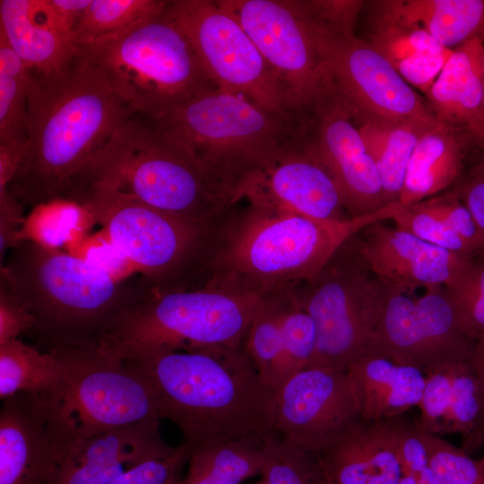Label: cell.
Returning a JSON list of instances; mask_svg holds the SVG:
<instances>
[{"label": "cell", "mask_w": 484, "mask_h": 484, "mask_svg": "<svg viewBox=\"0 0 484 484\" xmlns=\"http://www.w3.org/2000/svg\"><path fill=\"white\" fill-rule=\"evenodd\" d=\"M236 207L213 229L199 287L269 298L315 276L350 238L390 220L395 203L343 220H319L255 200Z\"/></svg>", "instance_id": "cell-1"}, {"label": "cell", "mask_w": 484, "mask_h": 484, "mask_svg": "<svg viewBox=\"0 0 484 484\" xmlns=\"http://www.w3.org/2000/svg\"><path fill=\"white\" fill-rule=\"evenodd\" d=\"M27 112V148L7 191L34 208L61 201L82 166L134 116L78 55L60 72L32 73Z\"/></svg>", "instance_id": "cell-2"}, {"label": "cell", "mask_w": 484, "mask_h": 484, "mask_svg": "<svg viewBox=\"0 0 484 484\" xmlns=\"http://www.w3.org/2000/svg\"><path fill=\"white\" fill-rule=\"evenodd\" d=\"M143 373L161 419L192 449L275 432L276 392L262 380L245 346H212L126 361Z\"/></svg>", "instance_id": "cell-3"}, {"label": "cell", "mask_w": 484, "mask_h": 484, "mask_svg": "<svg viewBox=\"0 0 484 484\" xmlns=\"http://www.w3.org/2000/svg\"><path fill=\"white\" fill-rule=\"evenodd\" d=\"M1 286L33 317L29 333L45 352L97 348L101 336L150 290L37 240L21 239L1 268Z\"/></svg>", "instance_id": "cell-4"}, {"label": "cell", "mask_w": 484, "mask_h": 484, "mask_svg": "<svg viewBox=\"0 0 484 484\" xmlns=\"http://www.w3.org/2000/svg\"><path fill=\"white\" fill-rule=\"evenodd\" d=\"M89 184L108 186L167 213L212 226L245 200L242 185L212 171L168 138L152 120L137 115L125 121L88 159L68 189Z\"/></svg>", "instance_id": "cell-5"}, {"label": "cell", "mask_w": 484, "mask_h": 484, "mask_svg": "<svg viewBox=\"0 0 484 484\" xmlns=\"http://www.w3.org/2000/svg\"><path fill=\"white\" fill-rule=\"evenodd\" d=\"M266 298L209 286L150 290L112 323L96 350L131 361L212 346L240 347Z\"/></svg>", "instance_id": "cell-6"}, {"label": "cell", "mask_w": 484, "mask_h": 484, "mask_svg": "<svg viewBox=\"0 0 484 484\" xmlns=\"http://www.w3.org/2000/svg\"><path fill=\"white\" fill-rule=\"evenodd\" d=\"M78 56L105 77L134 115L151 120L218 89L167 10L117 35L78 48Z\"/></svg>", "instance_id": "cell-7"}, {"label": "cell", "mask_w": 484, "mask_h": 484, "mask_svg": "<svg viewBox=\"0 0 484 484\" xmlns=\"http://www.w3.org/2000/svg\"><path fill=\"white\" fill-rule=\"evenodd\" d=\"M157 127L212 171L245 185L301 132L304 119L274 114L220 89L173 108Z\"/></svg>", "instance_id": "cell-8"}, {"label": "cell", "mask_w": 484, "mask_h": 484, "mask_svg": "<svg viewBox=\"0 0 484 484\" xmlns=\"http://www.w3.org/2000/svg\"><path fill=\"white\" fill-rule=\"evenodd\" d=\"M64 201L105 229L151 290L197 288L216 225L167 213L99 184L70 187Z\"/></svg>", "instance_id": "cell-9"}, {"label": "cell", "mask_w": 484, "mask_h": 484, "mask_svg": "<svg viewBox=\"0 0 484 484\" xmlns=\"http://www.w3.org/2000/svg\"><path fill=\"white\" fill-rule=\"evenodd\" d=\"M50 353L65 371L63 392L47 402L60 461L73 445L91 436L161 419L152 385L132 364L107 358L96 348Z\"/></svg>", "instance_id": "cell-10"}, {"label": "cell", "mask_w": 484, "mask_h": 484, "mask_svg": "<svg viewBox=\"0 0 484 484\" xmlns=\"http://www.w3.org/2000/svg\"><path fill=\"white\" fill-rule=\"evenodd\" d=\"M386 293L361 257L357 235L315 276L289 291L316 327V347L309 367L347 371L368 345Z\"/></svg>", "instance_id": "cell-11"}, {"label": "cell", "mask_w": 484, "mask_h": 484, "mask_svg": "<svg viewBox=\"0 0 484 484\" xmlns=\"http://www.w3.org/2000/svg\"><path fill=\"white\" fill-rule=\"evenodd\" d=\"M260 51L289 110L307 117L333 95L327 29L309 0H220Z\"/></svg>", "instance_id": "cell-12"}, {"label": "cell", "mask_w": 484, "mask_h": 484, "mask_svg": "<svg viewBox=\"0 0 484 484\" xmlns=\"http://www.w3.org/2000/svg\"><path fill=\"white\" fill-rule=\"evenodd\" d=\"M167 13L218 89L242 95L272 113L296 116L252 39L219 1H169Z\"/></svg>", "instance_id": "cell-13"}, {"label": "cell", "mask_w": 484, "mask_h": 484, "mask_svg": "<svg viewBox=\"0 0 484 484\" xmlns=\"http://www.w3.org/2000/svg\"><path fill=\"white\" fill-rule=\"evenodd\" d=\"M386 290L381 318L362 355L383 356L425 375L471 362L474 343L462 331L446 288L427 289L416 298Z\"/></svg>", "instance_id": "cell-14"}, {"label": "cell", "mask_w": 484, "mask_h": 484, "mask_svg": "<svg viewBox=\"0 0 484 484\" xmlns=\"http://www.w3.org/2000/svg\"><path fill=\"white\" fill-rule=\"evenodd\" d=\"M325 54L333 94L353 118H436L426 99L354 30H329Z\"/></svg>", "instance_id": "cell-15"}, {"label": "cell", "mask_w": 484, "mask_h": 484, "mask_svg": "<svg viewBox=\"0 0 484 484\" xmlns=\"http://www.w3.org/2000/svg\"><path fill=\"white\" fill-rule=\"evenodd\" d=\"M362 421L347 371L308 367L276 392L275 432L311 453H321Z\"/></svg>", "instance_id": "cell-16"}, {"label": "cell", "mask_w": 484, "mask_h": 484, "mask_svg": "<svg viewBox=\"0 0 484 484\" xmlns=\"http://www.w3.org/2000/svg\"><path fill=\"white\" fill-rule=\"evenodd\" d=\"M304 129L307 143L333 177L350 217L373 214L387 205L359 127L335 95L309 115Z\"/></svg>", "instance_id": "cell-17"}, {"label": "cell", "mask_w": 484, "mask_h": 484, "mask_svg": "<svg viewBox=\"0 0 484 484\" xmlns=\"http://www.w3.org/2000/svg\"><path fill=\"white\" fill-rule=\"evenodd\" d=\"M357 243L364 262L387 290L409 294L419 288L451 290L475 262L382 221L359 233Z\"/></svg>", "instance_id": "cell-18"}, {"label": "cell", "mask_w": 484, "mask_h": 484, "mask_svg": "<svg viewBox=\"0 0 484 484\" xmlns=\"http://www.w3.org/2000/svg\"><path fill=\"white\" fill-rule=\"evenodd\" d=\"M245 200H255L319 220L351 218L333 177L307 143L304 130L249 177Z\"/></svg>", "instance_id": "cell-19"}, {"label": "cell", "mask_w": 484, "mask_h": 484, "mask_svg": "<svg viewBox=\"0 0 484 484\" xmlns=\"http://www.w3.org/2000/svg\"><path fill=\"white\" fill-rule=\"evenodd\" d=\"M59 462L48 402L25 393L3 400L0 484H48Z\"/></svg>", "instance_id": "cell-20"}, {"label": "cell", "mask_w": 484, "mask_h": 484, "mask_svg": "<svg viewBox=\"0 0 484 484\" xmlns=\"http://www.w3.org/2000/svg\"><path fill=\"white\" fill-rule=\"evenodd\" d=\"M159 421H144L96 434L73 445L48 484H105L127 469L169 455Z\"/></svg>", "instance_id": "cell-21"}, {"label": "cell", "mask_w": 484, "mask_h": 484, "mask_svg": "<svg viewBox=\"0 0 484 484\" xmlns=\"http://www.w3.org/2000/svg\"><path fill=\"white\" fill-rule=\"evenodd\" d=\"M371 9L364 39L411 85L427 93L453 49L442 47L420 25L390 11L382 1Z\"/></svg>", "instance_id": "cell-22"}, {"label": "cell", "mask_w": 484, "mask_h": 484, "mask_svg": "<svg viewBox=\"0 0 484 484\" xmlns=\"http://www.w3.org/2000/svg\"><path fill=\"white\" fill-rule=\"evenodd\" d=\"M425 96L440 122L466 130L479 146L484 126L483 40L453 49Z\"/></svg>", "instance_id": "cell-23"}, {"label": "cell", "mask_w": 484, "mask_h": 484, "mask_svg": "<svg viewBox=\"0 0 484 484\" xmlns=\"http://www.w3.org/2000/svg\"><path fill=\"white\" fill-rule=\"evenodd\" d=\"M471 144L475 141L466 130L436 122L413 150L397 203H416L457 184Z\"/></svg>", "instance_id": "cell-24"}, {"label": "cell", "mask_w": 484, "mask_h": 484, "mask_svg": "<svg viewBox=\"0 0 484 484\" xmlns=\"http://www.w3.org/2000/svg\"><path fill=\"white\" fill-rule=\"evenodd\" d=\"M347 372L367 422L401 416L419 405L426 375L416 367L367 354L353 361Z\"/></svg>", "instance_id": "cell-25"}, {"label": "cell", "mask_w": 484, "mask_h": 484, "mask_svg": "<svg viewBox=\"0 0 484 484\" xmlns=\"http://www.w3.org/2000/svg\"><path fill=\"white\" fill-rule=\"evenodd\" d=\"M0 33L33 73L60 72L78 55L72 39L43 22L36 0H1Z\"/></svg>", "instance_id": "cell-26"}, {"label": "cell", "mask_w": 484, "mask_h": 484, "mask_svg": "<svg viewBox=\"0 0 484 484\" xmlns=\"http://www.w3.org/2000/svg\"><path fill=\"white\" fill-rule=\"evenodd\" d=\"M353 120L376 166L386 204L397 203L413 150L421 135L438 119L391 121L360 117Z\"/></svg>", "instance_id": "cell-27"}, {"label": "cell", "mask_w": 484, "mask_h": 484, "mask_svg": "<svg viewBox=\"0 0 484 484\" xmlns=\"http://www.w3.org/2000/svg\"><path fill=\"white\" fill-rule=\"evenodd\" d=\"M390 11L420 25L442 47L484 41V0H382Z\"/></svg>", "instance_id": "cell-28"}, {"label": "cell", "mask_w": 484, "mask_h": 484, "mask_svg": "<svg viewBox=\"0 0 484 484\" xmlns=\"http://www.w3.org/2000/svg\"><path fill=\"white\" fill-rule=\"evenodd\" d=\"M65 387V371L53 353L16 338L0 344V398L18 393L56 401Z\"/></svg>", "instance_id": "cell-29"}, {"label": "cell", "mask_w": 484, "mask_h": 484, "mask_svg": "<svg viewBox=\"0 0 484 484\" xmlns=\"http://www.w3.org/2000/svg\"><path fill=\"white\" fill-rule=\"evenodd\" d=\"M262 438H241L192 449L187 472L178 484H241L261 474L264 464Z\"/></svg>", "instance_id": "cell-30"}, {"label": "cell", "mask_w": 484, "mask_h": 484, "mask_svg": "<svg viewBox=\"0 0 484 484\" xmlns=\"http://www.w3.org/2000/svg\"><path fill=\"white\" fill-rule=\"evenodd\" d=\"M388 433L387 419L362 421L317 454L333 484H367Z\"/></svg>", "instance_id": "cell-31"}, {"label": "cell", "mask_w": 484, "mask_h": 484, "mask_svg": "<svg viewBox=\"0 0 484 484\" xmlns=\"http://www.w3.org/2000/svg\"><path fill=\"white\" fill-rule=\"evenodd\" d=\"M169 1L91 0L73 31L77 48L117 35L135 24L163 14Z\"/></svg>", "instance_id": "cell-32"}, {"label": "cell", "mask_w": 484, "mask_h": 484, "mask_svg": "<svg viewBox=\"0 0 484 484\" xmlns=\"http://www.w3.org/2000/svg\"><path fill=\"white\" fill-rule=\"evenodd\" d=\"M264 464L261 475L268 484H332L316 454L285 440L276 432L262 438Z\"/></svg>", "instance_id": "cell-33"}, {"label": "cell", "mask_w": 484, "mask_h": 484, "mask_svg": "<svg viewBox=\"0 0 484 484\" xmlns=\"http://www.w3.org/2000/svg\"><path fill=\"white\" fill-rule=\"evenodd\" d=\"M281 333L282 350L272 385L275 392L293 376L309 367L317 341L314 320L289 292L285 294Z\"/></svg>", "instance_id": "cell-34"}, {"label": "cell", "mask_w": 484, "mask_h": 484, "mask_svg": "<svg viewBox=\"0 0 484 484\" xmlns=\"http://www.w3.org/2000/svg\"><path fill=\"white\" fill-rule=\"evenodd\" d=\"M447 433L462 437V449H474L483 445L484 414L480 383L469 361L459 362L454 367Z\"/></svg>", "instance_id": "cell-35"}, {"label": "cell", "mask_w": 484, "mask_h": 484, "mask_svg": "<svg viewBox=\"0 0 484 484\" xmlns=\"http://www.w3.org/2000/svg\"><path fill=\"white\" fill-rule=\"evenodd\" d=\"M285 294L264 300L251 322L244 342L262 380L272 390L282 350L281 317Z\"/></svg>", "instance_id": "cell-36"}, {"label": "cell", "mask_w": 484, "mask_h": 484, "mask_svg": "<svg viewBox=\"0 0 484 484\" xmlns=\"http://www.w3.org/2000/svg\"><path fill=\"white\" fill-rule=\"evenodd\" d=\"M395 227L442 248L475 258L473 248L427 203L426 200L412 204H398L390 219Z\"/></svg>", "instance_id": "cell-37"}, {"label": "cell", "mask_w": 484, "mask_h": 484, "mask_svg": "<svg viewBox=\"0 0 484 484\" xmlns=\"http://www.w3.org/2000/svg\"><path fill=\"white\" fill-rule=\"evenodd\" d=\"M420 435L439 484H484V465L480 460L472 459L462 448L421 427Z\"/></svg>", "instance_id": "cell-38"}, {"label": "cell", "mask_w": 484, "mask_h": 484, "mask_svg": "<svg viewBox=\"0 0 484 484\" xmlns=\"http://www.w3.org/2000/svg\"><path fill=\"white\" fill-rule=\"evenodd\" d=\"M448 291L462 331L475 343L484 336V258L475 261L464 279Z\"/></svg>", "instance_id": "cell-39"}, {"label": "cell", "mask_w": 484, "mask_h": 484, "mask_svg": "<svg viewBox=\"0 0 484 484\" xmlns=\"http://www.w3.org/2000/svg\"><path fill=\"white\" fill-rule=\"evenodd\" d=\"M32 73H0V143L27 140V101Z\"/></svg>", "instance_id": "cell-40"}, {"label": "cell", "mask_w": 484, "mask_h": 484, "mask_svg": "<svg viewBox=\"0 0 484 484\" xmlns=\"http://www.w3.org/2000/svg\"><path fill=\"white\" fill-rule=\"evenodd\" d=\"M457 363L440 367L426 375L418 423L429 433L437 436L447 433L452 384Z\"/></svg>", "instance_id": "cell-41"}, {"label": "cell", "mask_w": 484, "mask_h": 484, "mask_svg": "<svg viewBox=\"0 0 484 484\" xmlns=\"http://www.w3.org/2000/svg\"><path fill=\"white\" fill-rule=\"evenodd\" d=\"M192 448L182 443L169 455L127 469L105 484H178Z\"/></svg>", "instance_id": "cell-42"}, {"label": "cell", "mask_w": 484, "mask_h": 484, "mask_svg": "<svg viewBox=\"0 0 484 484\" xmlns=\"http://www.w3.org/2000/svg\"><path fill=\"white\" fill-rule=\"evenodd\" d=\"M91 4V0H36V8L48 27L73 41L74 27Z\"/></svg>", "instance_id": "cell-43"}, {"label": "cell", "mask_w": 484, "mask_h": 484, "mask_svg": "<svg viewBox=\"0 0 484 484\" xmlns=\"http://www.w3.org/2000/svg\"><path fill=\"white\" fill-rule=\"evenodd\" d=\"M33 327V317L4 287L0 288V344L29 334Z\"/></svg>", "instance_id": "cell-44"}, {"label": "cell", "mask_w": 484, "mask_h": 484, "mask_svg": "<svg viewBox=\"0 0 484 484\" xmlns=\"http://www.w3.org/2000/svg\"><path fill=\"white\" fill-rule=\"evenodd\" d=\"M453 190L470 210L484 236V158L480 157Z\"/></svg>", "instance_id": "cell-45"}, {"label": "cell", "mask_w": 484, "mask_h": 484, "mask_svg": "<svg viewBox=\"0 0 484 484\" xmlns=\"http://www.w3.org/2000/svg\"><path fill=\"white\" fill-rule=\"evenodd\" d=\"M22 207L8 191L0 193V258L8 248L20 241V225L22 221Z\"/></svg>", "instance_id": "cell-46"}, {"label": "cell", "mask_w": 484, "mask_h": 484, "mask_svg": "<svg viewBox=\"0 0 484 484\" xmlns=\"http://www.w3.org/2000/svg\"><path fill=\"white\" fill-rule=\"evenodd\" d=\"M26 148L27 140L0 143V192L7 191Z\"/></svg>", "instance_id": "cell-47"}, {"label": "cell", "mask_w": 484, "mask_h": 484, "mask_svg": "<svg viewBox=\"0 0 484 484\" xmlns=\"http://www.w3.org/2000/svg\"><path fill=\"white\" fill-rule=\"evenodd\" d=\"M471 363L480 383L484 414V336L474 343Z\"/></svg>", "instance_id": "cell-48"}, {"label": "cell", "mask_w": 484, "mask_h": 484, "mask_svg": "<svg viewBox=\"0 0 484 484\" xmlns=\"http://www.w3.org/2000/svg\"><path fill=\"white\" fill-rule=\"evenodd\" d=\"M401 484H417L414 478L411 476L403 474L402 477Z\"/></svg>", "instance_id": "cell-49"}, {"label": "cell", "mask_w": 484, "mask_h": 484, "mask_svg": "<svg viewBox=\"0 0 484 484\" xmlns=\"http://www.w3.org/2000/svg\"><path fill=\"white\" fill-rule=\"evenodd\" d=\"M479 147H480L482 149L481 158H484V126H483L482 137H481V140L480 142Z\"/></svg>", "instance_id": "cell-50"}, {"label": "cell", "mask_w": 484, "mask_h": 484, "mask_svg": "<svg viewBox=\"0 0 484 484\" xmlns=\"http://www.w3.org/2000/svg\"><path fill=\"white\" fill-rule=\"evenodd\" d=\"M253 484H268L265 480L262 478V480L253 483Z\"/></svg>", "instance_id": "cell-51"}, {"label": "cell", "mask_w": 484, "mask_h": 484, "mask_svg": "<svg viewBox=\"0 0 484 484\" xmlns=\"http://www.w3.org/2000/svg\"><path fill=\"white\" fill-rule=\"evenodd\" d=\"M483 446H484V437H483ZM480 460L484 465V453H483V455H482L481 459H480Z\"/></svg>", "instance_id": "cell-52"}, {"label": "cell", "mask_w": 484, "mask_h": 484, "mask_svg": "<svg viewBox=\"0 0 484 484\" xmlns=\"http://www.w3.org/2000/svg\"><path fill=\"white\" fill-rule=\"evenodd\" d=\"M333 484V483H332Z\"/></svg>", "instance_id": "cell-53"}]
</instances>
